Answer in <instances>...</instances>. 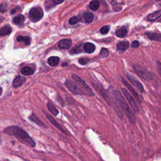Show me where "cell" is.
Listing matches in <instances>:
<instances>
[{"label":"cell","instance_id":"cell-13","mask_svg":"<svg viewBox=\"0 0 161 161\" xmlns=\"http://www.w3.org/2000/svg\"><path fill=\"white\" fill-rule=\"evenodd\" d=\"M122 80L123 83V84L127 87L128 89L130 91V92L132 93V94L134 96V97L136 98V101H137L139 103H140V98H139V96H138V94L136 93V91L134 90L133 88L130 85V84H128V83L126 81V80H125V79H124L123 78H122Z\"/></svg>","mask_w":161,"mask_h":161},{"label":"cell","instance_id":"cell-33","mask_svg":"<svg viewBox=\"0 0 161 161\" xmlns=\"http://www.w3.org/2000/svg\"><path fill=\"white\" fill-rule=\"evenodd\" d=\"M132 47L133 48H137L139 47V42L138 41H136V40H135L133 41L132 44Z\"/></svg>","mask_w":161,"mask_h":161},{"label":"cell","instance_id":"cell-26","mask_svg":"<svg viewBox=\"0 0 161 161\" xmlns=\"http://www.w3.org/2000/svg\"><path fill=\"white\" fill-rule=\"evenodd\" d=\"M100 5V3L99 1H98V0H93L90 3V8L93 11H96L99 8Z\"/></svg>","mask_w":161,"mask_h":161},{"label":"cell","instance_id":"cell-38","mask_svg":"<svg viewBox=\"0 0 161 161\" xmlns=\"http://www.w3.org/2000/svg\"><path fill=\"white\" fill-rule=\"evenodd\" d=\"M160 22H161V20H160Z\"/></svg>","mask_w":161,"mask_h":161},{"label":"cell","instance_id":"cell-2","mask_svg":"<svg viewBox=\"0 0 161 161\" xmlns=\"http://www.w3.org/2000/svg\"><path fill=\"white\" fill-rule=\"evenodd\" d=\"M113 93V95L115 97L116 100L120 103L122 109L125 111L127 118L130 121V122L132 124H135L136 123V118L135 117V115L133 111H132L131 108L128 105V104L125 100L124 98L123 97V96L121 94V93L118 90H114Z\"/></svg>","mask_w":161,"mask_h":161},{"label":"cell","instance_id":"cell-36","mask_svg":"<svg viewBox=\"0 0 161 161\" xmlns=\"http://www.w3.org/2000/svg\"><path fill=\"white\" fill-rule=\"evenodd\" d=\"M67 66V64H62V66L63 67H65V66Z\"/></svg>","mask_w":161,"mask_h":161},{"label":"cell","instance_id":"cell-24","mask_svg":"<svg viewBox=\"0 0 161 161\" xmlns=\"http://www.w3.org/2000/svg\"><path fill=\"white\" fill-rule=\"evenodd\" d=\"M29 120H30L31 122H33L34 123H35L37 125H38V126H44V123L40 121L38 118L37 117L34 115V114H31L29 117H28Z\"/></svg>","mask_w":161,"mask_h":161},{"label":"cell","instance_id":"cell-20","mask_svg":"<svg viewBox=\"0 0 161 161\" xmlns=\"http://www.w3.org/2000/svg\"><path fill=\"white\" fill-rule=\"evenodd\" d=\"M35 72V71L28 66L26 67H24L21 69V74L24 75V76H30V75H32L34 74Z\"/></svg>","mask_w":161,"mask_h":161},{"label":"cell","instance_id":"cell-25","mask_svg":"<svg viewBox=\"0 0 161 161\" xmlns=\"http://www.w3.org/2000/svg\"><path fill=\"white\" fill-rule=\"evenodd\" d=\"M47 106L48 110H49L54 116H57L59 114V112L58 110L56 108L52 103H48L47 104Z\"/></svg>","mask_w":161,"mask_h":161},{"label":"cell","instance_id":"cell-19","mask_svg":"<svg viewBox=\"0 0 161 161\" xmlns=\"http://www.w3.org/2000/svg\"><path fill=\"white\" fill-rule=\"evenodd\" d=\"M128 34V30L126 27H123L116 31V35L119 38H124Z\"/></svg>","mask_w":161,"mask_h":161},{"label":"cell","instance_id":"cell-31","mask_svg":"<svg viewBox=\"0 0 161 161\" xmlns=\"http://www.w3.org/2000/svg\"><path fill=\"white\" fill-rule=\"evenodd\" d=\"M90 62V59L87 58H80L79 59V63L83 66H85Z\"/></svg>","mask_w":161,"mask_h":161},{"label":"cell","instance_id":"cell-11","mask_svg":"<svg viewBox=\"0 0 161 161\" xmlns=\"http://www.w3.org/2000/svg\"><path fill=\"white\" fill-rule=\"evenodd\" d=\"M130 46V43L128 41H123L119 42L117 45V49L120 52H124Z\"/></svg>","mask_w":161,"mask_h":161},{"label":"cell","instance_id":"cell-29","mask_svg":"<svg viewBox=\"0 0 161 161\" xmlns=\"http://www.w3.org/2000/svg\"><path fill=\"white\" fill-rule=\"evenodd\" d=\"M79 21H80V18L78 17H73L69 19V22L71 25H76V24H77Z\"/></svg>","mask_w":161,"mask_h":161},{"label":"cell","instance_id":"cell-3","mask_svg":"<svg viewBox=\"0 0 161 161\" xmlns=\"http://www.w3.org/2000/svg\"><path fill=\"white\" fill-rule=\"evenodd\" d=\"M75 81L77 83L72 82L69 80H67L66 82V85L67 86L69 90L74 94H86L83 86L79 83L77 82L76 80H75Z\"/></svg>","mask_w":161,"mask_h":161},{"label":"cell","instance_id":"cell-1","mask_svg":"<svg viewBox=\"0 0 161 161\" xmlns=\"http://www.w3.org/2000/svg\"><path fill=\"white\" fill-rule=\"evenodd\" d=\"M3 132L7 135L15 136L21 142L27 145L30 147H34L35 146V142L30 137L29 135L25 131H24L21 128L17 126H8L5 128Z\"/></svg>","mask_w":161,"mask_h":161},{"label":"cell","instance_id":"cell-27","mask_svg":"<svg viewBox=\"0 0 161 161\" xmlns=\"http://www.w3.org/2000/svg\"><path fill=\"white\" fill-rule=\"evenodd\" d=\"M109 52L108 49H105V48H102V49L100 52V56L102 58H106L108 56Z\"/></svg>","mask_w":161,"mask_h":161},{"label":"cell","instance_id":"cell-23","mask_svg":"<svg viewBox=\"0 0 161 161\" xmlns=\"http://www.w3.org/2000/svg\"><path fill=\"white\" fill-rule=\"evenodd\" d=\"M94 18V17L93 14H92L90 12H86L83 15L84 20L87 23H91L93 21Z\"/></svg>","mask_w":161,"mask_h":161},{"label":"cell","instance_id":"cell-18","mask_svg":"<svg viewBox=\"0 0 161 161\" xmlns=\"http://www.w3.org/2000/svg\"><path fill=\"white\" fill-rule=\"evenodd\" d=\"M13 23L16 24V25H19V26L22 25H23L24 21H25V17H24V16L22 15H19L17 16V17H15L13 18Z\"/></svg>","mask_w":161,"mask_h":161},{"label":"cell","instance_id":"cell-9","mask_svg":"<svg viewBox=\"0 0 161 161\" xmlns=\"http://www.w3.org/2000/svg\"><path fill=\"white\" fill-rule=\"evenodd\" d=\"M72 45V40L71 39H63L58 42V47L61 49H69Z\"/></svg>","mask_w":161,"mask_h":161},{"label":"cell","instance_id":"cell-14","mask_svg":"<svg viewBox=\"0 0 161 161\" xmlns=\"http://www.w3.org/2000/svg\"><path fill=\"white\" fill-rule=\"evenodd\" d=\"M45 115H46V116H47V118H48V119H49V120H50V122L55 126V127H57L58 128V129L59 130H60L61 132H62L63 133H67V132H66V131L65 130H64V128L57 122H56V121L52 118V117H51L49 115H48L47 113H45Z\"/></svg>","mask_w":161,"mask_h":161},{"label":"cell","instance_id":"cell-6","mask_svg":"<svg viewBox=\"0 0 161 161\" xmlns=\"http://www.w3.org/2000/svg\"><path fill=\"white\" fill-rule=\"evenodd\" d=\"M122 90L124 94V95L125 96L126 98L127 99V100L129 102L130 106L132 107V108L133 110V111H135V112H139V107L138 106L137 103L135 101V99L133 98V96L130 94V93L128 92L126 89L125 88H122Z\"/></svg>","mask_w":161,"mask_h":161},{"label":"cell","instance_id":"cell-16","mask_svg":"<svg viewBox=\"0 0 161 161\" xmlns=\"http://www.w3.org/2000/svg\"><path fill=\"white\" fill-rule=\"evenodd\" d=\"M160 17H161V10H159L147 16V20L150 21H154L157 20Z\"/></svg>","mask_w":161,"mask_h":161},{"label":"cell","instance_id":"cell-28","mask_svg":"<svg viewBox=\"0 0 161 161\" xmlns=\"http://www.w3.org/2000/svg\"><path fill=\"white\" fill-rule=\"evenodd\" d=\"M82 45H77L75 47H74L72 50L71 53L72 54H77L81 52L82 51Z\"/></svg>","mask_w":161,"mask_h":161},{"label":"cell","instance_id":"cell-21","mask_svg":"<svg viewBox=\"0 0 161 161\" xmlns=\"http://www.w3.org/2000/svg\"><path fill=\"white\" fill-rule=\"evenodd\" d=\"M17 40L20 42H23L26 45H28L30 44V38L28 36L19 35L17 37Z\"/></svg>","mask_w":161,"mask_h":161},{"label":"cell","instance_id":"cell-34","mask_svg":"<svg viewBox=\"0 0 161 161\" xmlns=\"http://www.w3.org/2000/svg\"><path fill=\"white\" fill-rule=\"evenodd\" d=\"M6 10H7L6 6H5V5L3 3H2V5H1V12L4 13V12H6Z\"/></svg>","mask_w":161,"mask_h":161},{"label":"cell","instance_id":"cell-8","mask_svg":"<svg viewBox=\"0 0 161 161\" xmlns=\"http://www.w3.org/2000/svg\"><path fill=\"white\" fill-rule=\"evenodd\" d=\"M127 78L131 82V83L133 86H135L136 88H137V89L140 92L143 93L144 91L143 86H142V83L139 81V79L137 78H136L133 75L130 74H128V73H127Z\"/></svg>","mask_w":161,"mask_h":161},{"label":"cell","instance_id":"cell-32","mask_svg":"<svg viewBox=\"0 0 161 161\" xmlns=\"http://www.w3.org/2000/svg\"><path fill=\"white\" fill-rule=\"evenodd\" d=\"M156 67H157L158 73L160 74V76H161V62H159V61L156 62Z\"/></svg>","mask_w":161,"mask_h":161},{"label":"cell","instance_id":"cell-10","mask_svg":"<svg viewBox=\"0 0 161 161\" xmlns=\"http://www.w3.org/2000/svg\"><path fill=\"white\" fill-rule=\"evenodd\" d=\"M26 81V79L25 77L21 76H18L17 77H15V79L13 80V87L15 88H18L22 86L25 82Z\"/></svg>","mask_w":161,"mask_h":161},{"label":"cell","instance_id":"cell-15","mask_svg":"<svg viewBox=\"0 0 161 161\" xmlns=\"http://www.w3.org/2000/svg\"><path fill=\"white\" fill-rule=\"evenodd\" d=\"M83 48L86 52H87V54H91L94 52L96 47L93 44L90 43V42H87L84 45Z\"/></svg>","mask_w":161,"mask_h":161},{"label":"cell","instance_id":"cell-4","mask_svg":"<svg viewBox=\"0 0 161 161\" xmlns=\"http://www.w3.org/2000/svg\"><path fill=\"white\" fill-rule=\"evenodd\" d=\"M44 17V12L42 9L40 7L33 8L28 13L29 19L32 22H37L41 20Z\"/></svg>","mask_w":161,"mask_h":161},{"label":"cell","instance_id":"cell-30","mask_svg":"<svg viewBox=\"0 0 161 161\" xmlns=\"http://www.w3.org/2000/svg\"><path fill=\"white\" fill-rule=\"evenodd\" d=\"M110 30V26H108V25H106V26H104L101 29H100V32L101 34H103V35H104V34H107L108 33V31Z\"/></svg>","mask_w":161,"mask_h":161},{"label":"cell","instance_id":"cell-35","mask_svg":"<svg viewBox=\"0 0 161 161\" xmlns=\"http://www.w3.org/2000/svg\"><path fill=\"white\" fill-rule=\"evenodd\" d=\"M53 2L55 4H57V5H59V4H61L62 3H63L64 1H65V0H52Z\"/></svg>","mask_w":161,"mask_h":161},{"label":"cell","instance_id":"cell-37","mask_svg":"<svg viewBox=\"0 0 161 161\" xmlns=\"http://www.w3.org/2000/svg\"><path fill=\"white\" fill-rule=\"evenodd\" d=\"M156 1H160V0H156Z\"/></svg>","mask_w":161,"mask_h":161},{"label":"cell","instance_id":"cell-22","mask_svg":"<svg viewBox=\"0 0 161 161\" xmlns=\"http://www.w3.org/2000/svg\"><path fill=\"white\" fill-rule=\"evenodd\" d=\"M60 59L58 57H51L48 59V64H49L51 66H58L59 63Z\"/></svg>","mask_w":161,"mask_h":161},{"label":"cell","instance_id":"cell-7","mask_svg":"<svg viewBox=\"0 0 161 161\" xmlns=\"http://www.w3.org/2000/svg\"><path fill=\"white\" fill-rule=\"evenodd\" d=\"M72 78H73L74 79V80H76L77 82L79 83L80 84H81L83 86V87H84V89L86 91V94L88 96H94V93L93 92V91L91 90V88L87 86V84L84 82V80L83 79H82L81 78H80V77H79L76 74H72Z\"/></svg>","mask_w":161,"mask_h":161},{"label":"cell","instance_id":"cell-17","mask_svg":"<svg viewBox=\"0 0 161 161\" xmlns=\"http://www.w3.org/2000/svg\"><path fill=\"white\" fill-rule=\"evenodd\" d=\"M12 28L9 25H5L1 28V30H0V35L4 36L9 35L12 33Z\"/></svg>","mask_w":161,"mask_h":161},{"label":"cell","instance_id":"cell-12","mask_svg":"<svg viewBox=\"0 0 161 161\" xmlns=\"http://www.w3.org/2000/svg\"><path fill=\"white\" fill-rule=\"evenodd\" d=\"M146 35L151 40L161 42V34H160L154 33V32H147Z\"/></svg>","mask_w":161,"mask_h":161},{"label":"cell","instance_id":"cell-5","mask_svg":"<svg viewBox=\"0 0 161 161\" xmlns=\"http://www.w3.org/2000/svg\"><path fill=\"white\" fill-rule=\"evenodd\" d=\"M133 69H134L135 72L142 79L149 80L153 79V74L152 72H149V71L146 70L142 67H140L139 65H133Z\"/></svg>","mask_w":161,"mask_h":161}]
</instances>
